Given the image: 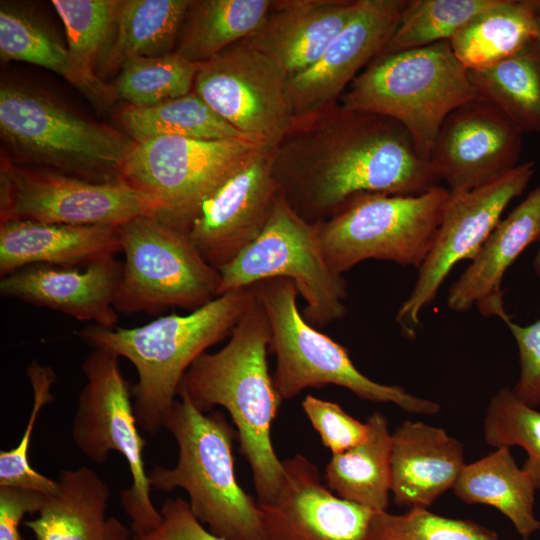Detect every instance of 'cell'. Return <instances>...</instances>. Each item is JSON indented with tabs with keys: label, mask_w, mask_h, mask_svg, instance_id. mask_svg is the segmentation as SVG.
Returning a JSON list of instances; mask_svg holds the SVG:
<instances>
[{
	"label": "cell",
	"mask_w": 540,
	"mask_h": 540,
	"mask_svg": "<svg viewBox=\"0 0 540 540\" xmlns=\"http://www.w3.org/2000/svg\"><path fill=\"white\" fill-rule=\"evenodd\" d=\"M273 174L290 207L310 223L360 194L418 195L441 181L401 124L339 103L292 124L274 148Z\"/></svg>",
	"instance_id": "6da1fadb"
},
{
	"label": "cell",
	"mask_w": 540,
	"mask_h": 540,
	"mask_svg": "<svg viewBox=\"0 0 540 540\" xmlns=\"http://www.w3.org/2000/svg\"><path fill=\"white\" fill-rule=\"evenodd\" d=\"M270 340L267 315L255 296L228 343L219 351L200 355L178 390L202 413L215 406L227 410L236 427L240 453L252 471L257 502L275 496L284 474L271 441V426L282 400L268 370Z\"/></svg>",
	"instance_id": "7a4b0ae2"
},
{
	"label": "cell",
	"mask_w": 540,
	"mask_h": 540,
	"mask_svg": "<svg viewBox=\"0 0 540 540\" xmlns=\"http://www.w3.org/2000/svg\"><path fill=\"white\" fill-rule=\"evenodd\" d=\"M255 299L250 287L229 291L187 315L159 317L134 328L91 325L76 335L129 360L138 375L132 386L138 426L155 435L178 396L183 376L208 348L230 336Z\"/></svg>",
	"instance_id": "3957f363"
},
{
	"label": "cell",
	"mask_w": 540,
	"mask_h": 540,
	"mask_svg": "<svg viewBox=\"0 0 540 540\" xmlns=\"http://www.w3.org/2000/svg\"><path fill=\"white\" fill-rule=\"evenodd\" d=\"M163 420L175 438L174 467L154 466L148 473L151 489H184L197 519L225 540H263L257 502L238 484L232 453L236 430L220 411L202 413L182 393Z\"/></svg>",
	"instance_id": "277c9868"
},
{
	"label": "cell",
	"mask_w": 540,
	"mask_h": 540,
	"mask_svg": "<svg viewBox=\"0 0 540 540\" xmlns=\"http://www.w3.org/2000/svg\"><path fill=\"white\" fill-rule=\"evenodd\" d=\"M477 96L449 41L375 58L350 83L342 106L393 119L429 161L446 117Z\"/></svg>",
	"instance_id": "5b68a950"
},
{
	"label": "cell",
	"mask_w": 540,
	"mask_h": 540,
	"mask_svg": "<svg viewBox=\"0 0 540 540\" xmlns=\"http://www.w3.org/2000/svg\"><path fill=\"white\" fill-rule=\"evenodd\" d=\"M271 330L269 351L276 357L274 386L281 400L308 387L337 385L363 400L392 403L402 410L432 416L441 406L397 385L381 384L361 373L346 348L309 324L297 306L298 290L287 278H270L251 286Z\"/></svg>",
	"instance_id": "8992f818"
},
{
	"label": "cell",
	"mask_w": 540,
	"mask_h": 540,
	"mask_svg": "<svg viewBox=\"0 0 540 540\" xmlns=\"http://www.w3.org/2000/svg\"><path fill=\"white\" fill-rule=\"evenodd\" d=\"M0 134L19 160L94 182L121 179L135 141L15 83L0 88Z\"/></svg>",
	"instance_id": "52a82bcc"
},
{
	"label": "cell",
	"mask_w": 540,
	"mask_h": 540,
	"mask_svg": "<svg viewBox=\"0 0 540 540\" xmlns=\"http://www.w3.org/2000/svg\"><path fill=\"white\" fill-rule=\"evenodd\" d=\"M450 192L435 186L418 195L364 193L317 222L328 265L339 274L368 259L419 268L441 223Z\"/></svg>",
	"instance_id": "ba28073f"
},
{
	"label": "cell",
	"mask_w": 540,
	"mask_h": 540,
	"mask_svg": "<svg viewBox=\"0 0 540 540\" xmlns=\"http://www.w3.org/2000/svg\"><path fill=\"white\" fill-rule=\"evenodd\" d=\"M119 358L104 347H93L85 358L81 369L86 384L78 396L71 435L77 448L96 464H104L112 451L125 458L132 483L120 493L121 506L131 520L132 532L144 533L159 525L161 514L151 500L143 459L145 440Z\"/></svg>",
	"instance_id": "9c48e42d"
},
{
	"label": "cell",
	"mask_w": 540,
	"mask_h": 540,
	"mask_svg": "<svg viewBox=\"0 0 540 540\" xmlns=\"http://www.w3.org/2000/svg\"><path fill=\"white\" fill-rule=\"evenodd\" d=\"M125 255L114 307L119 313L195 310L220 296V271L208 264L187 235L156 215L118 227Z\"/></svg>",
	"instance_id": "30bf717a"
},
{
	"label": "cell",
	"mask_w": 540,
	"mask_h": 540,
	"mask_svg": "<svg viewBox=\"0 0 540 540\" xmlns=\"http://www.w3.org/2000/svg\"><path fill=\"white\" fill-rule=\"evenodd\" d=\"M219 271L220 295L265 279L287 278L304 299L302 315L312 326L324 327L345 315L347 284L325 259L317 223L300 217L281 192L262 233Z\"/></svg>",
	"instance_id": "8fae6325"
},
{
	"label": "cell",
	"mask_w": 540,
	"mask_h": 540,
	"mask_svg": "<svg viewBox=\"0 0 540 540\" xmlns=\"http://www.w3.org/2000/svg\"><path fill=\"white\" fill-rule=\"evenodd\" d=\"M247 139L194 140L162 136L135 142L121 179L158 198L156 216L187 235L202 203L260 147Z\"/></svg>",
	"instance_id": "7c38bea8"
},
{
	"label": "cell",
	"mask_w": 540,
	"mask_h": 540,
	"mask_svg": "<svg viewBox=\"0 0 540 540\" xmlns=\"http://www.w3.org/2000/svg\"><path fill=\"white\" fill-rule=\"evenodd\" d=\"M163 210L155 196L123 179L94 182L50 169L1 168V223L30 220L79 226L119 227Z\"/></svg>",
	"instance_id": "4fadbf2b"
},
{
	"label": "cell",
	"mask_w": 540,
	"mask_h": 540,
	"mask_svg": "<svg viewBox=\"0 0 540 540\" xmlns=\"http://www.w3.org/2000/svg\"><path fill=\"white\" fill-rule=\"evenodd\" d=\"M287 80L275 61L240 41L201 63L193 91L235 129L275 147L293 124Z\"/></svg>",
	"instance_id": "5bb4252c"
},
{
	"label": "cell",
	"mask_w": 540,
	"mask_h": 540,
	"mask_svg": "<svg viewBox=\"0 0 540 540\" xmlns=\"http://www.w3.org/2000/svg\"><path fill=\"white\" fill-rule=\"evenodd\" d=\"M535 172L534 161L522 162L486 185L450 194L433 244L418 268L413 290L396 315L406 335L419 326L420 312L434 300L452 268L462 260H472L506 207L523 194Z\"/></svg>",
	"instance_id": "9a60e30c"
},
{
	"label": "cell",
	"mask_w": 540,
	"mask_h": 540,
	"mask_svg": "<svg viewBox=\"0 0 540 540\" xmlns=\"http://www.w3.org/2000/svg\"><path fill=\"white\" fill-rule=\"evenodd\" d=\"M274 148L260 147L207 200L187 232L191 244L217 270L235 260L265 229L279 195Z\"/></svg>",
	"instance_id": "2e32d148"
},
{
	"label": "cell",
	"mask_w": 540,
	"mask_h": 540,
	"mask_svg": "<svg viewBox=\"0 0 540 540\" xmlns=\"http://www.w3.org/2000/svg\"><path fill=\"white\" fill-rule=\"evenodd\" d=\"M523 134L496 105L477 95L446 117L429 162L450 194L467 192L520 164Z\"/></svg>",
	"instance_id": "e0dca14e"
},
{
	"label": "cell",
	"mask_w": 540,
	"mask_h": 540,
	"mask_svg": "<svg viewBox=\"0 0 540 540\" xmlns=\"http://www.w3.org/2000/svg\"><path fill=\"white\" fill-rule=\"evenodd\" d=\"M406 0H358L346 26L321 57L288 78L287 96L293 123L339 103L350 83L380 56L394 33Z\"/></svg>",
	"instance_id": "ac0fdd59"
},
{
	"label": "cell",
	"mask_w": 540,
	"mask_h": 540,
	"mask_svg": "<svg viewBox=\"0 0 540 540\" xmlns=\"http://www.w3.org/2000/svg\"><path fill=\"white\" fill-rule=\"evenodd\" d=\"M282 465L275 496L257 502L263 540H370L376 511L334 494L322 483L317 466L303 455Z\"/></svg>",
	"instance_id": "d6986e66"
},
{
	"label": "cell",
	"mask_w": 540,
	"mask_h": 540,
	"mask_svg": "<svg viewBox=\"0 0 540 540\" xmlns=\"http://www.w3.org/2000/svg\"><path fill=\"white\" fill-rule=\"evenodd\" d=\"M122 272L123 262L115 256L93 262L84 271L35 264L3 276L0 295L112 329L118 321L114 301Z\"/></svg>",
	"instance_id": "ffe728a7"
},
{
	"label": "cell",
	"mask_w": 540,
	"mask_h": 540,
	"mask_svg": "<svg viewBox=\"0 0 540 540\" xmlns=\"http://www.w3.org/2000/svg\"><path fill=\"white\" fill-rule=\"evenodd\" d=\"M539 239L540 184L494 227L471 264L450 287L448 307L465 312L476 306L487 317L506 314L501 289L504 274Z\"/></svg>",
	"instance_id": "44dd1931"
},
{
	"label": "cell",
	"mask_w": 540,
	"mask_h": 540,
	"mask_svg": "<svg viewBox=\"0 0 540 540\" xmlns=\"http://www.w3.org/2000/svg\"><path fill=\"white\" fill-rule=\"evenodd\" d=\"M358 0H275L263 24L243 40L275 61L288 78L325 52L354 15Z\"/></svg>",
	"instance_id": "7402d4cb"
},
{
	"label": "cell",
	"mask_w": 540,
	"mask_h": 540,
	"mask_svg": "<svg viewBox=\"0 0 540 540\" xmlns=\"http://www.w3.org/2000/svg\"><path fill=\"white\" fill-rule=\"evenodd\" d=\"M466 465L464 446L444 429L405 420L392 433L391 493L398 506L428 508L453 489Z\"/></svg>",
	"instance_id": "603a6c76"
},
{
	"label": "cell",
	"mask_w": 540,
	"mask_h": 540,
	"mask_svg": "<svg viewBox=\"0 0 540 540\" xmlns=\"http://www.w3.org/2000/svg\"><path fill=\"white\" fill-rule=\"evenodd\" d=\"M122 251L118 227L9 220L0 225V274L44 264L88 266Z\"/></svg>",
	"instance_id": "cb8c5ba5"
},
{
	"label": "cell",
	"mask_w": 540,
	"mask_h": 540,
	"mask_svg": "<svg viewBox=\"0 0 540 540\" xmlns=\"http://www.w3.org/2000/svg\"><path fill=\"white\" fill-rule=\"evenodd\" d=\"M57 483L39 515L24 522L36 540H131V529L107 517L111 490L92 469H64Z\"/></svg>",
	"instance_id": "d4e9b609"
},
{
	"label": "cell",
	"mask_w": 540,
	"mask_h": 540,
	"mask_svg": "<svg viewBox=\"0 0 540 540\" xmlns=\"http://www.w3.org/2000/svg\"><path fill=\"white\" fill-rule=\"evenodd\" d=\"M452 490L466 504L498 510L522 540H530L540 531V519L535 515L536 485L532 476L519 467L510 447L495 448L488 455L466 463Z\"/></svg>",
	"instance_id": "484cf974"
},
{
	"label": "cell",
	"mask_w": 540,
	"mask_h": 540,
	"mask_svg": "<svg viewBox=\"0 0 540 540\" xmlns=\"http://www.w3.org/2000/svg\"><path fill=\"white\" fill-rule=\"evenodd\" d=\"M540 0H499L466 23L449 41L468 70L491 67L537 38Z\"/></svg>",
	"instance_id": "4316f807"
},
{
	"label": "cell",
	"mask_w": 540,
	"mask_h": 540,
	"mask_svg": "<svg viewBox=\"0 0 540 540\" xmlns=\"http://www.w3.org/2000/svg\"><path fill=\"white\" fill-rule=\"evenodd\" d=\"M367 439L333 454L325 468L327 487L338 497L373 511H386L391 493L392 433L379 411L367 419Z\"/></svg>",
	"instance_id": "83f0119b"
},
{
	"label": "cell",
	"mask_w": 540,
	"mask_h": 540,
	"mask_svg": "<svg viewBox=\"0 0 540 540\" xmlns=\"http://www.w3.org/2000/svg\"><path fill=\"white\" fill-rule=\"evenodd\" d=\"M274 3L275 0L191 1L176 52L191 62L204 63L251 36Z\"/></svg>",
	"instance_id": "f1b7e54d"
},
{
	"label": "cell",
	"mask_w": 540,
	"mask_h": 540,
	"mask_svg": "<svg viewBox=\"0 0 540 540\" xmlns=\"http://www.w3.org/2000/svg\"><path fill=\"white\" fill-rule=\"evenodd\" d=\"M477 95L505 113L525 133L540 135V42L488 68L468 71Z\"/></svg>",
	"instance_id": "f546056e"
},
{
	"label": "cell",
	"mask_w": 540,
	"mask_h": 540,
	"mask_svg": "<svg viewBox=\"0 0 540 540\" xmlns=\"http://www.w3.org/2000/svg\"><path fill=\"white\" fill-rule=\"evenodd\" d=\"M119 121L126 135L135 142L162 136L252 140L219 116L194 91L150 107L130 106L120 113Z\"/></svg>",
	"instance_id": "4dcf8cb0"
},
{
	"label": "cell",
	"mask_w": 540,
	"mask_h": 540,
	"mask_svg": "<svg viewBox=\"0 0 540 540\" xmlns=\"http://www.w3.org/2000/svg\"><path fill=\"white\" fill-rule=\"evenodd\" d=\"M191 0H125L121 2L112 43L113 60L169 54Z\"/></svg>",
	"instance_id": "1f68e13d"
},
{
	"label": "cell",
	"mask_w": 540,
	"mask_h": 540,
	"mask_svg": "<svg viewBox=\"0 0 540 540\" xmlns=\"http://www.w3.org/2000/svg\"><path fill=\"white\" fill-rule=\"evenodd\" d=\"M122 1L53 0L67 38L71 61L99 98L115 97L94 72V66L115 37Z\"/></svg>",
	"instance_id": "d6a6232c"
},
{
	"label": "cell",
	"mask_w": 540,
	"mask_h": 540,
	"mask_svg": "<svg viewBox=\"0 0 540 540\" xmlns=\"http://www.w3.org/2000/svg\"><path fill=\"white\" fill-rule=\"evenodd\" d=\"M0 55L6 61H21L48 69L86 94L98 97L73 65L67 46L28 13L6 3L0 8Z\"/></svg>",
	"instance_id": "836d02e7"
},
{
	"label": "cell",
	"mask_w": 540,
	"mask_h": 540,
	"mask_svg": "<svg viewBox=\"0 0 540 540\" xmlns=\"http://www.w3.org/2000/svg\"><path fill=\"white\" fill-rule=\"evenodd\" d=\"M499 0H406L381 55L450 41L472 18Z\"/></svg>",
	"instance_id": "e575fe53"
},
{
	"label": "cell",
	"mask_w": 540,
	"mask_h": 540,
	"mask_svg": "<svg viewBox=\"0 0 540 540\" xmlns=\"http://www.w3.org/2000/svg\"><path fill=\"white\" fill-rule=\"evenodd\" d=\"M177 52L157 57H134L123 62L112 90L131 107L143 108L193 91L200 68Z\"/></svg>",
	"instance_id": "d590c367"
},
{
	"label": "cell",
	"mask_w": 540,
	"mask_h": 540,
	"mask_svg": "<svg viewBox=\"0 0 540 540\" xmlns=\"http://www.w3.org/2000/svg\"><path fill=\"white\" fill-rule=\"evenodd\" d=\"M485 442L495 448L519 446L527 453L523 464L540 494V411L503 387L490 399L483 423Z\"/></svg>",
	"instance_id": "8d00e7d4"
},
{
	"label": "cell",
	"mask_w": 540,
	"mask_h": 540,
	"mask_svg": "<svg viewBox=\"0 0 540 540\" xmlns=\"http://www.w3.org/2000/svg\"><path fill=\"white\" fill-rule=\"evenodd\" d=\"M27 375L33 391L32 410L18 445L0 451V486L23 488L51 496L59 489L57 480L37 472L30 465L29 448L40 410L55 399L51 388L56 374L51 367L33 361L27 367Z\"/></svg>",
	"instance_id": "74e56055"
},
{
	"label": "cell",
	"mask_w": 540,
	"mask_h": 540,
	"mask_svg": "<svg viewBox=\"0 0 540 540\" xmlns=\"http://www.w3.org/2000/svg\"><path fill=\"white\" fill-rule=\"evenodd\" d=\"M370 540H500L498 534L475 521L450 518L427 508H410L404 514L375 512Z\"/></svg>",
	"instance_id": "f35d334b"
},
{
	"label": "cell",
	"mask_w": 540,
	"mask_h": 540,
	"mask_svg": "<svg viewBox=\"0 0 540 540\" xmlns=\"http://www.w3.org/2000/svg\"><path fill=\"white\" fill-rule=\"evenodd\" d=\"M302 408L332 454L357 446L368 437L366 422L355 419L337 403L308 394L302 401Z\"/></svg>",
	"instance_id": "ab89813d"
},
{
	"label": "cell",
	"mask_w": 540,
	"mask_h": 540,
	"mask_svg": "<svg viewBox=\"0 0 540 540\" xmlns=\"http://www.w3.org/2000/svg\"><path fill=\"white\" fill-rule=\"evenodd\" d=\"M511 331L519 355V378L513 391L525 404L540 406V318L520 326L508 314L500 318Z\"/></svg>",
	"instance_id": "60d3db41"
},
{
	"label": "cell",
	"mask_w": 540,
	"mask_h": 540,
	"mask_svg": "<svg viewBox=\"0 0 540 540\" xmlns=\"http://www.w3.org/2000/svg\"><path fill=\"white\" fill-rule=\"evenodd\" d=\"M159 511V525L148 532L133 533L131 540H225L207 530L183 498H167Z\"/></svg>",
	"instance_id": "b9f144b4"
},
{
	"label": "cell",
	"mask_w": 540,
	"mask_h": 540,
	"mask_svg": "<svg viewBox=\"0 0 540 540\" xmlns=\"http://www.w3.org/2000/svg\"><path fill=\"white\" fill-rule=\"evenodd\" d=\"M46 499L36 491L0 486V540H24L20 533L24 516L39 513Z\"/></svg>",
	"instance_id": "7bdbcfd3"
},
{
	"label": "cell",
	"mask_w": 540,
	"mask_h": 540,
	"mask_svg": "<svg viewBox=\"0 0 540 540\" xmlns=\"http://www.w3.org/2000/svg\"><path fill=\"white\" fill-rule=\"evenodd\" d=\"M539 243H540V239H539ZM533 268H534L535 273L540 277V245L533 261Z\"/></svg>",
	"instance_id": "ee69618b"
},
{
	"label": "cell",
	"mask_w": 540,
	"mask_h": 540,
	"mask_svg": "<svg viewBox=\"0 0 540 540\" xmlns=\"http://www.w3.org/2000/svg\"><path fill=\"white\" fill-rule=\"evenodd\" d=\"M536 39L540 42V16L538 17V27H537V38Z\"/></svg>",
	"instance_id": "f6af8a7d"
}]
</instances>
